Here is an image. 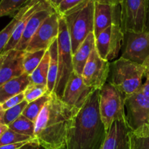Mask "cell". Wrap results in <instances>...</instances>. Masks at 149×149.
<instances>
[{
    "instance_id": "obj_1",
    "label": "cell",
    "mask_w": 149,
    "mask_h": 149,
    "mask_svg": "<svg viewBox=\"0 0 149 149\" xmlns=\"http://www.w3.org/2000/svg\"><path fill=\"white\" fill-rule=\"evenodd\" d=\"M100 91L95 90L73 118L67 132V149H101L107 130L100 114Z\"/></svg>"
},
{
    "instance_id": "obj_2",
    "label": "cell",
    "mask_w": 149,
    "mask_h": 149,
    "mask_svg": "<svg viewBox=\"0 0 149 149\" xmlns=\"http://www.w3.org/2000/svg\"><path fill=\"white\" fill-rule=\"evenodd\" d=\"M78 111L51 93L35 122L34 138L45 149H59L66 146L67 132Z\"/></svg>"
},
{
    "instance_id": "obj_3",
    "label": "cell",
    "mask_w": 149,
    "mask_h": 149,
    "mask_svg": "<svg viewBox=\"0 0 149 149\" xmlns=\"http://www.w3.org/2000/svg\"><path fill=\"white\" fill-rule=\"evenodd\" d=\"M95 0H85L62 16L66 23L74 55L90 33H94Z\"/></svg>"
},
{
    "instance_id": "obj_4",
    "label": "cell",
    "mask_w": 149,
    "mask_h": 149,
    "mask_svg": "<svg viewBox=\"0 0 149 149\" xmlns=\"http://www.w3.org/2000/svg\"><path fill=\"white\" fill-rule=\"evenodd\" d=\"M145 70L143 65L122 58L110 63V81L125 97L139 91Z\"/></svg>"
},
{
    "instance_id": "obj_5",
    "label": "cell",
    "mask_w": 149,
    "mask_h": 149,
    "mask_svg": "<svg viewBox=\"0 0 149 149\" xmlns=\"http://www.w3.org/2000/svg\"><path fill=\"white\" fill-rule=\"evenodd\" d=\"M58 73L53 93L62 99L67 82L74 72L71 42L66 23L62 16L59 18V34L58 37Z\"/></svg>"
},
{
    "instance_id": "obj_6",
    "label": "cell",
    "mask_w": 149,
    "mask_h": 149,
    "mask_svg": "<svg viewBox=\"0 0 149 149\" xmlns=\"http://www.w3.org/2000/svg\"><path fill=\"white\" fill-rule=\"evenodd\" d=\"M100 114L109 130L115 121H126L125 96L114 86L107 81L100 91Z\"/></svg>"
},
{
    "instance_id": "obj_7",
    "label": "cell",
    "mask_w": 149,
    "mask_h": 149,
    "mask_svg": "<svg viewBox=\"0 0 149 149\" xmlns=\"http://www.w3.org/2000/svg\"><path fill=\"white\" fill-rule=\"evenodd\" d=\"M148 0H122L120 26L126 31H146V18Z\"/></svg>"
},
{
    "instance_id": "obj_8",
    "label": "cell",
    "mask_w": 149,
    "mask_h": 149,
    "mask_svg": "<svg viewBox=\"0 0 149 149\" xmlns=\"http://www.w3.org/2000/svg\"><path fill=\"white\" fill-rule=\"evenodd\" d=\"M122 58L143 65L149 56V32L124 33Z\"/></svg>"
},
{
    "instance_id": "obj_9",
    "label": "cell",
    "mask_w": 149,
    "mask_h": 149,
    "mask_svg": "<svg viewBox=\"0 0 149 149\" xmlns=\"http://www.w3.org/2000/svg\"><path fill=\"white\" fill-rule=\"evenodd\" d=\"M110 73V63L102 59L95 48L83 69L84 83L94 90H100L107 82Z\"/></svg>"
},
{
    "instance_id": "obj_10",
    "label": "cell",
    "mask_w": 149,
    "mask_h": 149,
    "mask_svg": "<svg viewBox=\"0 0 149 149\" xmlns=\"http://www.w3.org/2000/svg\"><path fill=\"white\" fill-rule=\"evenodd\" d=\"M126 120L131 130L138 129L149 120V98L140 91L125 97Z\"/></svg>"
},
{
    "instance_id": "obj_11",
    "label": "cell",
    "mask_w": 149,
    "mask_h": 149,
    "mask_svg": "<svg viewBox=\"0 0 149 149\" xmlns=\"http://www.w3.org/2000/svg\"><path fill=\"white\" fill-rule=\"evenodd\" d=\"M59 18L60 15L55 11L43 22L31 39L26 52L49 49L52 42L58 37Z\"/></svg>"
},
{
    "instance_id": "obj_12",
    "label": "cell",
    "mask_w": 149,
    "mask_h": 149,
    "mask_svg": "<svg viewBox=\"0 0 149 149\" xmlns=\"http://www.w3.org/2000/svg\"><path fill=\"white\" fill-rule=\"evenodd\" d=\"M94 90L84 83L81 76L74 71L67 82L61 100L70 107L79 111Z\"/></svg>"
},
{
    "instance_id": "obj_13",
    "label": "cell",
    "mask_w": 149,
    "mask_h": 149,
    "mask_svg": "<svg viewBox=\"0 0 149 149\" xmlns=\"http://www.w3.org/2000/svg\"><path fill=\"white\" fill-rule=\"evenodd\" d=\"M26 51L10 49L0 55V86L24 74L23 58Z\"/></svg>"
},
{
    "instance_id": "obj_14",
    "label": "cell",
    "mask_w": 149,
    "mask_h": 149,
    "mask_svg": "<svg viewBox=\"0 0 149 149\" xmlns=\"http://www.w3.org/2000/svg\"><path fill=\"white\" fill-rule=\"evenodd\" d=\"M121 7L96 2L95 4L94 35L97 37L112 25H120Z\"/></svg>"
},
{
    "instance_id": "obj_15",
    "label": "cell",
    "mask_w": 149,
    "mask_h": 149,
    "mask_svg": "<svg viewBox=\"0 0 149 149\" xmlns=\"http://www.w3.org/2000/svg\"><path fill=\"white\" fill-rule=\"evenodd\" d=\"M54 12H55V8L52 7L49 1H47L43 7L33 13L29 18L23 35L15 49L17 50L26 51L31 39L35 34L36 31L39 29L43 22Z\"/></svg>"
},
{
    "instance_id": "obj_16",
    "label": "cell",
    "mask_w": 149,
    "mask_h": 149,
    "mask_svg": "<svg viewBox=\"0 0 149 149\" xmlns=\"http://www.w3.org/2000/svg\"><path fill=\"white\" fill-rule=\"evenodd\" d=\"M131 130L126 121H115L107 131L101 149H130L129 132Z\"/></svg>"
},
{
    "instance_id": "obj_17",
    "label": "cell",
    "mask_w": 149,
    "mask_h": 149,
    "mask_svg": "<svg viewBox=\"0 0 149 149\" xmlns=\"http://www.w3.org/2000/svg\"><path fill=\"white\" fill-rule=\"evenodd\" d=\"M30 84V77L26 73L7 81L0 86V103L1 104L12 97L24 93Z\"/></svg>"
},
{
    "instance_id": "obj_18",
    "label": "cell",
    "mask_w": 149,
    "mask_h": 149,
    "mask_svg": "<svg viewBox=\"0 0 149 149\" xmlns=\"http://www.w3.org/2000/svg\"><path fill=\"white\" fill-rule=\"evenodd\" d=\"M95 48V37L94 33H90L81 43L77 52L73 55L74 71L76 74L81 76L86 63L90 55Z\"/></svg>"
},
{
    "instance_id": "obj_19",
    "label": "cell",
    "mask_w": 149,
    "mask_h": 149,
    "mask_svg": "<svg viewBox=\"0 0 149 149\" xmlns=\"http://www.w3.org/2000/svg\"><path fill=\"white\" fill-rule=\"evenodd\" d=\"M49 71H48L47 77V87L48 93H52L55 90V84H56L57 77L58 73V39H55L49 48Z\"/></svg>"
},
{
    "instance_id": "obj_20",
    "label": "cell",
    "mask_w": 149,
    "mask_h": 149,
    "mask_svg": "<svg viewBox=\"0 0 149 149\" xmlns=\"http://www.w3.org/2000/svg\"><path fill=\"white\" fill-rule=\"evenodd\" d=\"M130 149H149V123L129 132Z\"/></svg>"
},
{
    "instance_id": "obj_21",
    "label": "cell",
    "mask_w": 149,
    "mask_h": 149,
    "mask_svg": "<svg viewBox=\"0 0 149 149\" xmlns=\"http://www.w3.org/2000/svg\"><path fill=\"white\" fill-rule=\"evenodd\" d=\"M31 1L32 0H29V1L13 17V20L0 31V55L2 53L4 47H5L7 44L10 41V38L13 36V32H14L15 29H16V26H17V23L20 21V18L23 15L25 12L29 7L31 3Z\"/></svg>"
},
{
    "instance_id": "obj_22",
    "label": "cell",
    "mask_w": 149,
    "mask_h": 149,
    "mask_svg": "<svg viewBox=\"0 0 149 149\" xmlns=\"http://www.w3.org/2000/svg\"><path fill=\"white\" fill-rule=\"evenodd\" d=\"M124 33L120 25H112L111 35L110 47L107 61H111L119 55L121 49L123 47Z\"/></svg>"
},
{
    "instance_id": "obj_23",
    "label": "cell",
    "mask_w": 149,
    "mask_h": 149,
    "mask_svg": "<svg viewBox=\"0 0 149 149\" xmlns=\"http://www.w3.org/2000/svg\"><path fill=\"white\" fill-rule=\"evenodd\" d=\"M49 60H50L49 52V50H47L43 59L42 60L37 68L29 76L31 84L47 85V84L48 71H49Z\"/></svg>"
},
{
    "instance_id": "obj_24",
    "label": "cell",
    "mask_w": 149,
    "mask_h": 149,
    "mask_svg": "<svg viewBox=\"0 0 149 149\" xmlns=\"http://www.w3.org/2000/svg\"><path fill=\"white\" fill-rule=\"evenodd\" d=\"M50 96V93H47L42 97L36 99V100H33L31 103H29V104L27 105L26 109L23 111L22 115L31 120L32 122H36L39 113H41L45 104L49 100Z\"/></svg>"
},
{
    "instance_id": "obj_25",
    "label": "cell",
    "mask_w": 149,
    "mask_h": 149,
    "mask_svg": "<svg viewBox=\"0 0 149 149\" xmlns=\"http://www.w3.org/2000/svg\"><path fill=\"white\" fill-rule=\"evenodd\" d=\"M9 128L15 132L24 135H28L34 138L35 122L26 118V116H19L15 122L9 125ZM35 139V138H34Z\"/></svg>"
},
{
    "instance_id": "obj_26",
    "label": "cell",
    "mask_w": 149,
    "mask_h": 149,
    "mask_svg": "<svg viewBox=\"0 0 149 149\" xmlns=\"http://www.w3.org/2000/svg\"><path fill=\"white\" fill-rule=\"evenodd\" d=\"M46 51L47 50H45V49L36 51V52H26V51L24 58H23L24 73L30 76L37 68L39 64L43 59Z\"/></svg>"
},
{
    "instance_id": "obj_27",
    "label": "cell",
    "mask_w": 149,
    "mask_h": 149,
    "mask_svg": "<svg viewBox=\"0 0 149 149\" xmlns=\"http://www.w3.org/2000/svg\"><path fill=\"white\" fill-rule=\"evenodd\" d=\"M111 35V26L107 28L106 30L95 37V49L102 59L107 61L108 55L110 47Z\"/></svg>"
},
{
    "instance_id": "obj_28",
    "label": "cell",
    "mask_w": 149,
    "mask_h": 149,
    "mask_svg": "<svg viewBox=\"0 0 149 149\" xmlns=\"http://www.w3.org/2000/svg\"><path fill=\"white\" fill-rule=\"evenodd\" d=\"M29 0H0V17H14Z\"/></svg>"
},
{
    "instance_id": "obj_29",
    "label": "cell",
    "mask_w": 149,
    "mask_h": 149,
    "mask_svg": "<svg viewBox=\"0 0 149 149\" xmlns=\"http://www.w3.org/2000/svg\"><path fill=\"white\" fill-rule=\"evenodd\" d=\"M28 104H29V102L24 100L20 104L17 105V106H14V107L11 108L8 110L4 111L1 124H4V125L9 126L10 124L15 122L19 116H21L23 111L26 109Z\"/></svg>"
},
{
    "instance_id": "obj_30",
    "label": "cell",
    "mask_w": 149,
    "mask_h": 149,
    "mask_svg": "<svg viewBox=\"0 0 149 149\" xmlns=\"http://www.w3.org/2000/svg\"><path fill=\"white\" fill-rule=\"evenodd\" d=\"M35 140L28 135H21L15 132L13 130L9 128L0 138V147L3 146L9 145V144L15 143L23 142V141H29Z\"/></svg>"
},
{
    "instance_id": "obj_31",
    "label": "cell",
    "mask_w": 149,
    "mask_h": 149,
    "mask_svg": "<svg viewBox=\"0 0 149 149\" xmlns=\"http://www.w3.org/2000/svg\"><path fill=\"white\" fill-rule=\"evenodd\" d=\"M47 93H49L47 85L30 84L24 92L25 100L29 103H31V102L42 97Z\"/></svg>"
},
{
    "instance_id": "obj_32",
    "label": "cell",
    "mask_w": 149,
    "mask_h": 149,
    "mask_svg": "<svg viewBox=\"0 0 149 149\" xmlns=\"http://www.w3.org/2000/svg\"><path fill=\"white\" fill-rule=\"evenodd\" d=\"M85 0H63L59 5L55 9V11L60 15H63L64 13H66L68 10H71L72 8L75 7L78 4H81Z\"/></svg>"
},
{
    "instance_id": "obj_33",
    "label": "cell",
    "mask_w": 149,
    "mask_h": 149,
    "mask_svg": "<svg viewBox=\"0 0 149 149\" xmlns=\"http://www.w3.org/2000/svg\"><path fill=\"white\" fill-rule=\"evenodd\" d=\"M24 100H25L24 93H20V94L14 96V97H12L11 98L7 100L5 102L1 103V106L4 111L8 110V109H11V108L20 104V103H22Z\"/></svg>"
},
{
    "instance_id": "obj_34",
    "label": "cell",
    "mask_w": 149,
    "mask_h": 149,
    "mask_svg": "<svg viewBox=\"0 0 149 149\" xmlns=\"http://www.w3.org/2000/svg\"><path fill=\"white\" fill-rule=\"evenodd\" d=\"M30 141H23V142L15 143H12V144H9V145L3 146L0 147V149H20V148H22L23 146L26 145V143L30 142Z\"/></svg>"
},
{
    "instance_id": "obj_35",
    "label": "cell",
    "mask_w": 149,
    "mask_h": 149,
    "mask_svg": "<svg viewBox=\"0 0 149 149\" xmlns=\"http://www.w3.org/2000/svg\"><path fill=\"white\" fill-rule=\"evenodd\" d=\"M20 149H45L41 145H39V143L36 141V140H33V141H30L26 145L23 146L22 148Z\"/></svg>"
},
{
    "instance_id": "obj_36",
    "label": "cell",
    "mask_w": 149,
    "mask_h": 149,
    "mask_svg": "<svg viewBox=\"0 0 149 149\" xmlns=\"http://www.w3.org/2000/svg\"><path fill=\"white\" fill-rule=\"evenodd\" d=\"M139 91L149 98V78H146V81L142 84Z\"/></svg>"
},
{
    "instance_id": "obj_37",
    "label": "cell",
    "mask_w": 149,
    "mask_h": 149,
    "mask_svg": "<svg viewBox=\"0 0 149 149\" xmlns=\"http://www.w3.org/2000/svg\"><path fill=\"white\" fill-rule=\"evenodd\" d=\"M96 2L100 3V4H109V5L118 6L120 5L122 0H95Z\"/></svg>"
},
{
    "instance_id": "obj_38",
    "label": "cell",
    "mask_w": 149,
    "mask_h": 149,
    "mask_svg": "<svg viewBox=\"0 0 149 149\" xmlns=\"http://www.w3.org/2000/svg\"><path fill=\"white\" fill-rule=\"evenodd\" d=\"M143 65L144 70H145V77L146 78H149V56L144 61Z\"/></svg>"
},
{
    "instance_id": "obj_39",
    "label": "cell",
    "mask_w": 149,
    "mask_h": 149,
    "mask_svg": "<svg viewBox=\"0 0 149 149\" xmlns=\"http://www.w3.org/2000/svg\"><path fill=\"white\" fill-rule=\"evenodd\" d=\"M146 31L149 32V0L147 3L146 18Z\"/></svg>"
},
{
    "instance_id": "obj_40",
    "label": "cell",
    "mask_w": 149,
    "mask_h": 149,
    "mask_svg": "<svg viewBox=\"0 0 149 149\" xmlns=\"http://www.w3.org/2000/svg\"><path fill=\"white\" fill-rule=\"evenodd\" d=\"M8 129L9 127L7 125H4V124H0V138Z\"/></svg>"
},
{
    "instance_id": "obj_41",
    "label": "cell",
    "mask_w": 149,
    "mask_h": 149,
    "mask_svg": "<svg viewBox=\"0 0 149 149\" xmlns=\"http://www.w3.org/2000/svg\"><path fill=\"white\" fill-rule=\"evenodd\" d=\"M48 1H49V3L52 4V6L55 8V9L57 8V7H58V6L59 5V4H61L63 0H48Z\"/></svg>"
},
{
    "instance_id": "obj_42",
    "label": "cell",
    "mask_w": 149,
    "mask_h": 149,
    "mask_svg": "<svg viewBox=\"0 0 149 149\" xmlns=\"http://www.w3.org/2000/svg\"><path fill=\"white\" fill-rule=\"evenodd\" d=\"M4 111L3 110L2 108H1V105H0V124H1V121H2L3 115H4Z\"/></svg>"
},
{
    "instance_id": "obj_43",
    "label": "cell",
    "mask_w": 149,
    "mask_h": 149,
    "mask_svg": "<svg viewBox=\"0 0 149 149\" xmlns=\"http://www.w3.org/2000/svg\"><path fill=\"white\" fill-rule=\"evenodd\" d=\"M59 149H67V147H66V146H63L62 148H61Z\"/></svg>"
},
{
    "instance_id": "obj_44",
    "label": "cell",
    "mask_w": 149,
    "mask_h": 149,
    "mask_svg": "<svg viewBox=\"0 0 149 149\" xmlns=\"http://www.w3.org/2000/svg\"><path fill=\"white\" fill-rule=\"evenodd\" d=\"M148 123H149V120H148Z\"/></svg>"
},
{
    "instance_id": "obj_45",
    "label": "cell",
    "mask_w": 149,
    "mask_h": 149,
    "mask_svg": "<svg viewBox=\"0 0 149 149\" xmlns=\"http://www.w3.org/2000/svg\"><path fill=\"white\" fill-rule=\"evenodd\" d=\"M0 105H1V103H0Z\"/></svg>"
},
{
    "instance_id": "obj_46",
    "label": "cell",
    "mask_w": 149,
    "mask_h": 149,
    "mask_svg": "<svg viewBox=\"0 0 149 149\" xmlns=\"http://www.w3.org/2000/svg\"></svg>"
}]
</instances>
